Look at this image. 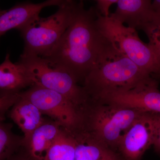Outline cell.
<instances>
[{"label": "cell", "instance_id": "cell-1", "mask_svg": "<svg viewBox=\"0 0 160 160\" xmlns=\"http://www.w3.org/2000/svg\"><path fill=\"white\" fill-rule=\"evenodd\" d=\"M96 7L86 9L76 2L71 22L49 54L43 58L71 74L81 85L85 78L114 47L97 25Z\"/></svg>", "mask_w": 160, "mask_h": 160}, {"label": "cell", "instance_id": "cell-2", "mask_svg": "<svg viewBox=\"0 0 160 160\" xmlns=\"http://www.w3.org/2000/svg\"><path fill=\"white\" fill-rule=\"evenodd\" d=\"M153 78L115 46L86 76L82 86L89 104H94L109 94L130 90Z\"/></svg>", "mask_w": 160, "mask_h": 160}, {"label": "cell", "instance_id": "cell-3", "mask_svg": "<svg viewBox=\"0 0 160 160\" xmlns=\"http://www.w3.org/2000/svg\"><path fill=\"white\" fill-rule=\"evenodd\" d=\"M145 112L116 104H89L83 110L80 128L118 152L123 136Z\"/></svg>", "mask_w": 160, "mask_h": 160}, {"label": "cell", "instance_id": "cell-4", "mask_svg": "<svg viewBox=\"0 0 160 160\" xmlns=\"http://www.w3.org/2000/svg\"><path fill=\"white\" fill-rule=\"evenodd\" d=\"M97 22L101 32L120 52L152 77H160L159 60L149 44L140 38L136 29L98 12Z\"/></svg>", "mask_w": 160, "mask_h": 160}, {"label": "cell", "instance_id": "cell-5", "mask_svg": "<svg viewBox=\"0 0 160 160\" xmlns=\"http://www.w3.org/2000/svg\"><path fill=\"white\" fill-rule=\"evenodd\" d=\"M76 2L67 0L58 11L48 17H40L21 32L24 41L23 56L44 58L49 54L69 26Z\"/></svg>", "mask_w": 160, "mask_h": 160}, {"label": "cell", "instance_id": "cell-6", "mask_svg": "<svg viewBox=\"0 0 160 160\" xmlns=\"http://www.w3.org/2000/svg\"><path fill=\"white\" fill-rule=\"evenodd\" d=\"M18 62L33 73L39 85L63 95L82 110L89 105L84 88L68 72L38 56L21 55Z\"/></svg>", "mask_w": 160, "mask_h": 160}, {"label": "cell", "instance_id": "cell-7", "mask_svg": "<svg viewBox=\"0 0 160 160\" xmlns=\"http://www.w3.org/2000/svg\"><path fill=\"white\" fill-rule=\"evenodd\" d=\"M20 95L64 129L74 131L82 126V110L63 95L38 84L21 92Z\"/></svg>", "mask_w": 160, "mask_h": 160}, {"label": "cell", "instance_id": "cell-8", "mask_svg": "<svg viewBox=\"0 0 160 160\" xmlns=\"http://www.w3.org/2000/svg\"><path fill=\"white\" fill-rule=\"evenodd\" d=\"M160 127V114L146 112L128 129L121 140L118 152L122 160H142L153 146Z\"/></svg>", "mask_w": 160, "mask_h": 160}, {"label": "cell", "instance_id": "cell-9", "mask_svg": "<svg viewBox=\"0 0 160 160\" xmlns=\"http://www.w3.org/2000/svg\"><path fill=\"white\" fill-rule=\"evenodd\" d=\"M107 103L160 114L158 83L155 78H152L130 90L109 94L97 104Z\"/></svg>", "mask_w": 160, "mask_h": 160}, {"label": "cell", "instance_id": "cell-10", "mask_svg": "<svg viewBox=\"0 0 160 160\" xmlns=\"http://www.w3.org/2000/svg\"><path fill=\"white\" fill-rule=\"evenodd\" d=\"M67 0H47L39 3L30 2L20 3L0 13V35L12 29L22 32L40 18L43 8L51 6L60 7Z\"/></svg>", "mask_w": 160, "mask_h": 160}, {"label": "cell", "instance_id": "cell-11", "mask_svg": "<svg viewBox=\"0 0 160 160\" xmlns=\"http://www.w3.org/2000/svg\"><path fill=\"white\" fill-rule=\"evenodd\" d=\"M150 0H118L115 11L110 14L132 29L144 32L160 18L152 9Z\"/></svg>", "mask_w": 160, "mask_h": 160}, {"label": "cell", "instance_id": "cell-12", "mask_svg": "<svg viewBox=\"0 0 160 160\" xmlns=\"http://www.w3.org/2000/svg\"><path fill=\"white\" fill-rule=\"evenodd\" d=\"M37 83L36 78L30 70L18 62L12 63L10 55L6 54L0 65V92L19 93L24 88Z\"/></svg>", "mask_w": 160, "mask_h": 160}, {"label": "cell", "instance_id": "cell-13", "mask_svg": "<svg viewBox=\"0 0 160 160\" xmlns=\"http://www.w3.org/2000/svg\"><path fill=\"white\" fill-rule=\"evenodd\" d=\"M73 132L76 141L75 160H122L118 152L83 129Z\"/></svg>", "mask_w": 160, "mask_h": 160}, {"label": "cell", "instance_id": "cell-14", "mask_svg": "<svg viewBox=\"0 0 160 160\" xmlns=\"http://www.w3.org/2000/svg\"><path fill=\"white\" fill-rule=\"evenodd\" d=\"M62 128L53 120H46L28 139H24L23 146L34 156L45 160Z\"/></svg>", "mask_w": 160, "mask_h": 160}, {"label": "cell", "instance_id": "cell-15", "mask_svg": "<svg viewBox=\"0 0 160 160\" xmlns=\"http://www.w3.org/2000/svg\"><path fill=\"white\" fill-rule=\"evenodd\" d=\"M42 115L31 102L22 97L9 112V117L24 133V140L45 122Z\"/></svg>", "mask_w": 160, "mask_h": 160}, {"label": "cell", "instance_id": "cell-16", "mask_svg": "<svg viewBox=\"0 0 160 160\" xmlns=\"http://www.w3.org/2000/svg\"><path fill=\"white\" fill-rule=\"evenodd\" d=\"M76 141L73 131L62 128L45 160H75Z\"/></svg>", "mask_w": 160, "mask_h": 160}, {"label": "cell", "instance_id": "cell-17", "mask_svg": "<svg viewBox=\"0 0 160 160\" xmlns=\"http://www.w3.org/2000/svg\"><path fill=\"white\" fill-rule=\"evenodd\" d=\"M11 123L0 124V160H5L17 152L24 145V136L12 131Z\"/></svg>", "mask_w": 160, "mask_h": 160}, {"label": "cell", "instance_id": "cell-18", "mask_svg": "<svg viewBox=\"0 0 160 160\" xmlns=\"http://www.w3.org/2000/svg\"><path fill=\"white\" fill-rule=\"evenodd\" d=\"M145 32L149 39L148 44L160 62V18L155 21Z\"/></svg>", "mask_w": 160, "mask_h": 160}, {"label": "cell", "instance_id": "cell-19", "mask_svg": "<svg viewBox=\"0 0 160 160\" xmlns=\"http://www.w3.org/2000/svg\"><path fill=\"white\" fill-rule=\"evenodd\" d=\"M0 92V120L3 122L5 115L9 109L21 99L20 93Z\"/></svg>", "mask_w": 160, "mask_h": 160}, {"label": "cell", "instance_id": "cell-20", "mask_svg": "<svg viewBox=\"0 0 160 160\" xmlns=\"http://www.w3.org/2000/svg\"><path fill=\"white\" fill-rule=\"evenodd\" d=\"M118 0H97L96 9L98 13L104 17L110 16L109 9L114 4H117Z\"/></svg>", "mask_w": 160, "mask_h": 160}, {"label": "cell", "instance_id": "cell-21", "mask_svg": "<svg viewBox=\"0 0 160 160\" xmlns=\"http://www.w3.org/2000/svg\"><path fill=\"white\" fill-rule=\"evenodd\" d=\"M5 160H44L36 157L31 153L24 146H22L14 154Z\"/></svg>", "mask_w": 160, "mask_h": 160}, {"label": "cell", "instance_id": "cell-22", "mask_svg": "<svg viewBox=\"0 0 160 160\" xmlns=\"http://www.w3.org/2000/svg\"><path fill=\"white\" fill-rule=\"evenodd\" d=\"M153 147L154 151L160 156V127L155 139Z\"/></svg>", "mask_w": 160, "mask_h": 160}, {"label": "cell", "instance_id": "cell-23", "mask_svg": "<svg viewBox=\"0 0 160 160\" xmlns=\"http://www.w3.org/2000/svg\"><path fill=\"white\" fill-rule=\"evenodd\" d=\"M153 11L160 16V0H154L152 2Z\"/></svg>", "mask_w": 160, "mask_h": 160}]
</instances>
